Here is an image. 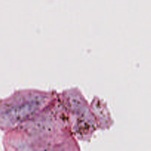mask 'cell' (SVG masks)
I'll return each mask as SVG.
<instances>
[{
  "mask_svg": "<svg viewBox=\"0 0 151 151\" xmlns=\"http://www.w3.org/2000/svg\"><path fill=\"white\" fill-rule=\"evenodd\" d=\"M40 151H41V150H40ZM43 151H44V150H43ZM44 151H52V150H44ZM56 151H58V150H56ZM77 151H79V150H77Z\"/></svg>",
  "mask_w": 151,
  "mask_h": 151,
  "instance_id": "1",
  "label": "cell"
}]
</instances>
